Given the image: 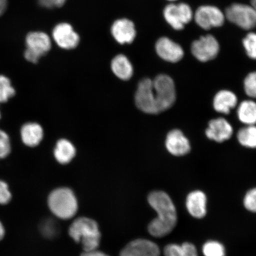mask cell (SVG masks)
I'll return each instance as SVG.
<instances>
[{
  "instance_id": "cell-9",
  "label": "cell",
  "mask_w": 256,
  "mask_h": 256,
  "mask_svg": "<svg viewBox=\"0 0 256 256\" xmlns=\"http://www.w3.org/2000/svg\"><path fill=\"white\" fill-rule=\"evenodd\" d=\"M190 50L195 58L200 62H206L215 59L218 55L220 46L215 36L207 34L194 41Z\"/></svg>"
},
{
  "instance_id": "cell-20",
  "label": "cell",
  "mask_w": 256,
  "mask_h": 256,
  "mask_svg": "<svg viewBox=\"0 0 256 256\" xmlns=\"http://www.w3.org/2000/svg\"><path fill=\"white\" fill-rule=\"evenodd\" d=\"M111 68L114 75L122 80H129L133 75L132 64L124 55H118L114 58L111 63Z\"/></svg>"
},
{
  "instance_id": "cell-22",
  "label": "cell",
  "mask_w": 256,
  "mask_h": 256,
  "mask_svg": "<svg viewBox=\"0 0 256 256\" xmlns=\"http://www.w3.org/2000/svg\"><path fill=\"white\" fill-rule=\"evenodd\" d=\"M238 119L246 126L256 124V102L252 100L242 102L238 108Z\"/></svg>"
},
{
  "instance_id": "cell-12",
  "label": "cell",
  "mask_w": 256,
  "mask_h": 256,
  "mask_svg": "<svg viewBox=\"0 0 256 256\" xmlns=\"http://www.w3.org/2000/svg\"><path fill=\"white\" fill-rule=\"evenodd\" d=\"M120 256H160V249L155 242L146 239H136L128 243Z\"/></svg>"
},
{
  "instance_id": "cell-14",
  "label": "cell",
  "mask_w": 256,
  "mask_h": 256,
  "mask_svg": "<svg viewBox=\"0 0 256 256\" xmlns=\"http://www.w3.org/2000/svg\"><path fill=\"white\" fill-rule=\"evenodd\" d=\"M233 128L229 122L223 118L211 120L206 130L208 139L216 142H223L231 138Z\"/></svg>"
},
{
  "instance_id": "cell-11",
  "label": "cell",
  "mask_w": 256,
  "mask_h": 256,
  "mask_svg": "<svg viewBox=\"0 0 256 256\" xmlns=\"http://www.w3.org/2000/svg\"><path fill=\"white\" fill-rule=\"evenodd\" d=\"M156 54L163 60L172 63L180 62L184 56L183 48L168 37L160 38L156 44Z\"/></svg>"
},
{
  "instance_id": "cell-8",
  "label": "cell",
  "mask_w": 256,
  "mask_h": 256,
  "mask_svg": "<svg viewBox=\"0 0 256 256\" xmlns=\"http://www.w3.org/2000/svg\"><path fill=\"white\" fill-rule=\"evenodd\" d=\"M194 18L198 26L206 30L222 27L226 19L225 14L220 9L211 5L198 8L194 12Z\"/></svg>"
},
{
  "instance_id": "cell-5",
  "label": "cell",
  "mask_w": 256,
  "mask_h": 256,
  "mask_svg": "<svg viewBox=\"0 0 256 256\" xmlns=\"http://www.w3.org/2000/svg\"><path fill=\"white\" fill-rule=\"evenodd\" d=\"M224 14L227 20L243 30H250L256 27V10L251 5L233 3Z\"/></svg>"
},
{
  "instance_id": "cell-24",
  "label": "cell",
  "mask_w": 256,
  "mask_h": 256,
  "mask_svg": "<svg viewBox=\"0 0 256 256\" xmlns=\"http://www.w3.org/2000/svg\"><path fill=\"white\" fill-rule=\"evenodd\" d=\"M15 94L10 80L7 76H0V103H5Z\"/></svg>"
},
{
  "instance_id": "cell-1",
  "label": "cell",
  "mask_w": 256,
  "mask_h": 256,
  "mask_svg": "<svg viewBox=\"0 0 256 256\" xmlns=\"http://www.w3.org/2000/svg\"><path fill=\"white\" fill-rule=\"evenodd\" d=\"M148 203L158 214V216L149 224L148 232L156 238L170 234L177 225L178 214L171 198L162 191H154L149 194Z\"/></svg>"
},
{
  "instance_id": "cell-21",
  "label": "cell",
  "mask_w": 256,
  "mask_h": 256,
  "mask_svg": "<svg viewBox=\"0 0 256 256\" xmlns=\"http://www.w3.org/2000/svg\"><path fill=\"white\" fill-rule=\"evenodd\" d=\"M76 150L74 146L69 140H60L56 143L54 156L60 164H66L72 161L76 156Z\"/></svg>"
},
{
  "instance_id": "cell-36",
  "label": "cell",
  "mask_w": 256,
  "mask_h": 256,
  "mask_svg": "<svg viewBox=\"0 0 256 256\" xmlns=\"http://www.w3.org/2000/svg\"><path fill=\"white\" fill-rule=\"evenodd\" d=\"M5 235V229L2 223L0 222V241L4 238Z\"/></svg>"
},
{
  "instance_id": "cell-37",
  "label": "cell",
  "mask_w": 256,
  "mask_h": 256,
  "mask_svg": "<svg viewBox=\"0 0 256 256\" xmlns=\"http://www.w3.org/2000/svg\"><path fill=\"white\" fill-rule=\"evenodd\" d=\"M251 6L252 8H254L256 10V0H251Z\"/></svg>"
},
{
  "instance_id": "cell-29",
  "label": "cell",
  "mask_w": 256,
  "mask_h": 256,
  "mask_svg": "<svg viewBox=\"0 0 256 256\" xmlns=\"http://www.w3.org/2000/svg\"><path fill=\"white\" fill-rule=\"evenodd\" d=\"M243 204L246 210L256 213V188H252L246 194Z\"/></svg>"
},
{
  "instance_id": "cell-4",
  "label": "cell",
  "mask_w": 256,
  "mask_h": 256,
  "mask_svg": "<svg viewBox=\"0 0 256 256\" xmlns=\"http://www.w3.org/2000/svg\"><path fill=\"white\" fill-rule=\"evenodd\" d=\"M156 103L160 113L168 110L174 104L176 99L174 82L170 76L160 74L152 80Z\"/></svg>"
},
{
  "instance_id": "cell-32",
  "label": "cell",
  "mask_w": 256,
  "mask_h": 256,
  "mask_svg": "<svg viewBox=\"0 0 256 256\" xmlns=\"http://www.w3.org/2000/svg\"><path fill=\"white\" fill-rule=\"evenodd\" d=\"M66 2V0H38L41 6L48 8L62 7Z\"/></svg>"
},
{
  "instance_id": "cell-18",
  "label": "cell",
  "mask_w": 256,
  "mask_h": 256,
  "mask_svg": "<svg viewBox=\"0 0 256 256\" xmlns=\"http://www.w3.org/2000/svg\"><path fill=\"white\" fill-rule=\"evenodd\" d=\"M238 98L235 94L227 90L217 92L214 98L213 106L218 113L228 114L238 105Z\"/></svg>"
},
{
  "instance_id": "cell-39",
  "label": "cell",
  "mask_w": 256,
  "mask_h": 256,
  "mask_svg": "<svg viewBox=\"0 0 256 256\" xmlns=\"http://www.w3.org/2000/svg\"><path fill=\"white\" fill-rule=\"evenodd\" d=\"M0 118H1V114H0Z\"/></svg>"
},
{
  "instance_id": "cell-3",
  "label": "cell",
  "mask_w": 256,
  "mask_h": 256,
  "mask_svg": "<svg viewBox=\"0 0 256 256\" xmlns=\"http://www.w3.org/2000/svg\"><path fill=\"white\" fill-rule=\"evenodd\" d=\"M48 206L54 215L62 220L72 218L78 210L74 194L66 188H56L52 192L48 198Z\"/></svg>"
},
{
  "instance_id": "cell-7",
  "label": "cell",
  "mask_w": 256,
  "mask_h": 256,
  "mask_svg": "<svg viewBox=\"0 0 256 256\" xmlns=\"http://www.w3.org/2000/svg\"><path fill=\"white\" fill-rule=\"evenodd\" d=\"M163 16L166 21L174 30L180 31L193 20L194 14L187 3H171L166 6L163 10Z\"/></svg>"
},
{
  "instance_id": "cell-27",
  "label": "cell",
  "mask_w": 256,
  "mask_h": 256,
  "mask_svg": "<svg viewBox=\"0 0 256 256\" xmlns=\"http://www.w3.org/2000/svg\"><path fill=\"white\" fill-rule=\"evenodd\" d=\"M244 88L249 97L256 98V72L249 73L244 80Z\"/></svg>"
},
{
  "instance_id": "cell-34",
  "label": "cell",
  "mask_w": 256,
  "mask_h": 256,
  "mask_svg": "<svg viewBox=\"0 0 256 256\" xmlns=\"http://www.w3.org/2000/svg\"><path fill=\"white\" fill-rule=\"evenodd\" d=\"M81 256H110L106 254H104V252H102L100 251H98V250H96L91 251V252H84L81 255Z\"/></svg>"
},
{
  "instance_id": "cell-23",
  "label": "cell",
  "mask_w": 256,
  "mask_h": 256,
  "mask_svg": "<svg viewBox=\"0 0 256 256\" xmlns=\"http://www.w3.org/2000/svg\"><path fill=\"white\" fill-rule=\"evenodd\" d=\"M238 142L247 148H256V126H246L240 129L238 134Z\"/></svg>"
},
{
  "instance_id": "cell-26",
  "label": "cell",
  "mask_w": 256,
  "mask_h": 256,
  "mask_svg": "<svg viewBox=\"0 0 256 256\" xmlns=\"http://www.w3.org/2000/svg\"><path fill=\"white\" fill-rule=\"evenodd\" d=\"M242 46L250 58L256 60V33L250 32L242 40Z\"/></svg>"
},
{
  "instance_id": "cell-38",
  "label": "cell",
  "mask_w": 256,
  "mask_h": 256,
  "mask_svg": "<svg viewBox=\"0 0 256 256\" xmlns=\"http://www.w3.org/2000/svg\"><path fill=\"white\" fill-rule=\"evenodd\" d=\"M168 1L171 2H174L178 1V0H168Z\"/></svg>"
},
{
  "instance_id": "cell-17",
  "label": "cell",
  "mask_w": 256,
  "mask_h": 256,
  "mask_svg": "<svg viewBox=\"0 0 256 256\" xmlns=\"http://www.w3.org/2000/svg\"><path fill=\"white\" fill-rule=\"evenodd\" d=\"M111 32L114 39L120 44L132 43L136 36L135 26L133 22L126 18L114 22Z\"/></svg>"
},
{
  "instance_id": "cell-33",
  "label": "cell",
  "mask_w": 256,
  "mask_h": 256,
  "mask_svg": "<svg viewBox=\"0 0 256 256\" xmlns=\"http://www.w3.org/2000/svg\"><path fill=\"white\" fill-rule=\"evenodd\" d=\"M186 256H198V250L194 244L191 242H185L181 244Z\"/></svg>"
},
{
  "instance_id": "cell-35",
  "label": "cell",
  "mask_w": 256,
  "mask_h": 256,
  "mask_svg": "<svg viewBox=\"0 0 256 256\" xmlns=\"http://www.w3.org/2000/svg\"><path fill=\"white\" fill-rule=\"evenodd\" d=\"M8 7V0H0V16L4 14Z\"/></svg>"
},
{
  "instance_id": "cell-16",
  "label": "cell",
  "mask_w": 256,
  "mask_h": 256,
  "mask_svg": "<svg viewBox=\"0 0 256 256\" xmlns=\"http://www.w3.org/2000/svg\"><path fill=\"white\" fill-rule=\"evenodd\" d=\"M188 214L196 219L203 218L207 213V197L201 190H194L188 194L186 200Z\"/></svg>"
},
{
  "instance_id": "cell-13",
  "label": "cell",
  "mask_w": 256,
  "mask_h": 256,
  "mask_svg": "<svg viewBox=\"0 0 256 256\" xmlns=\"http://www.w3.org/2000/svg\"><path fill=\"white\" fill-rule=\"evenodd\" d=\"M54 40L60 48L72 50L80 42L78 34L68 24L62 23L56 26L52 32Z\"/></svg>"
},
{
  "instance_id": "cell-15",
  "label": "cell",
  "mask_w": 256,
  "mask_h": 256,
  "mask_svg": "<svg viewBox=\"0 0 256 256\" xmlns=\"http://www.w3.org/2000/svg\"><path fill=\"white\" fill-rule=\"evenodd\" d=\"M166 146L172 156H183L190 152V140L179 130L170 131L166 140Z\"/></svg>"
},
{
  "instance_id": "cell-28",
  "label": "cell",
  "mask_w": 256,
  "mask_h": 256,
  "mask_svg": "<svg viewBox=\"0 0 256 256\" xmlns=\"http://www.w3.org/2000/svg\"><path fill=\"white\" fill-rule=\"evenodd\" d=\"M11 146L9 136L0 130V159L4 158L10 152Z\"/></svg>"
},
{
  "instance_id": "cell-6",
  "label": "cell",
  "mask_w": 256,
  "mask_h": 256,
  "mask_svg": "<svg viewBox=\"0 0 256 256\" xmlns=\"http://www.w3.org/2000/svg\"><path fill=\"white\" fill-rule=\"evenodd\" d=\"M26 46L25 58L28 62L36 64L41 57L49 52L51 48V40L46 33L33 32L28 34L26 38Z\"/></svg>"
},
{
  "instance_id": "cell-2",
  "label": "cell",
  "mask_w": 256,
  "mask_h": 256,
  "mask_svg": "<svg viewBox=\"0 0 256 256\" xmlns=\"http://www.w3.org/2000/svg\"><path fill=\"white\" fill-rule=\"evenodd\" d=\"M69 234L76 242L82 244L84 252L98 250L101 234L98 226L94 220L80 217L74 220L69 228Z\"/></svg>"
},
{
  "instance_id": "cell-19",
  "label": "cell",
  "mask_w": 256,
  "mask_h": 256,
  "mask_svg": "<svg viewBox=\"0 0 256 256\" xmlns=\"http://www.w3.org/2000/svg\"><path fill=\"white\" fill-rule=\"evenodd\" d=\"M43 136L44 130L40 124L27 123L22 128V140L28 146L34 147L39 145Z\"/></svg>"
},
{
  "instance_id": "cell-30",
  "label": "cell",
  "mask_w": 256,
  "mask_h": 256,
  "mask_svg": "<svg viewBox=\"0 0 256 256\" xmlns=\"http://www.w3.org/2000/svg\"><path fill=\"white\" fill-rule=\"evenodd\" d=\"M164 256H186L182 245L170 244L164 249Z\"/></svg>"
},
{
  "instance_id": "cell-31",
  "label": "cell",
  "mask_w": 256,
  "mask_h": 256,
  "mask_svg": "<svg viewBox=\"0 0 256 256\" xmlns=\"http://www.w3.org/2000/svg\"><path fill=\"white\" fill-rule=\"evenodd\" d=\"M12 194L6 182L0 180V204H6L10 202Z\"/></svg>"
},
{
  "instance_id": "cell-10",
  "label": "cell",
  "mask_w": 256,
  "mask_h": 256,
  "mask_svg": "<svg viewBox=\"0 0 256 256\" xmlns=\"http://www.w3.org/2000/svg\"><path fill=\"white\" fill-rule=\"evenodd\" d=\"M136 104L140 110L148 114H160L153 92L152 80L146 78L139 82L136 94Z\"/></svg>"
},
{
  "instance_id": "cell-25",
  "label": "cell",
  "mask_w": 256,
  "mask_h": 256,
  "mask_svg": "<svg viewBox=\"0 0 256 256\" xmlns=\"http://www.w3.org/2000/svg\"><path fill=\"white\" fill-rule=\"evenodd\" d=\"M202 252L204 256H226V249L223 244L214 240L204 243Z\"/></svg>"
}]
</instances>
